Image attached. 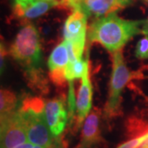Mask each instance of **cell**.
<instances>
[{"label": "cell", "mask_w": 148, "mask_h": 148, "mask_svg": "<svg viewBox=\"0 0 148 148\" xmlns=\"http://www.w3.org/2000/svg\"><path fill=\"white\" fill-rule=\"evenodd\" d=\"M21 111V110H20ZM27 125V138L32 144L45 148L53 145V134L49 128L44 114H36L31 110L21 111Z\"/></svg>", "instance_id": "5b68a950"}, {"label": "cell", "mask_w": 148, "mask_h": 148, "mask_svg": "<svg viewBox=\"0 0 148 148\" xmlns=\"http://www.w3.org/2000/svg\"><path fill=\"white\" fill-rule=\"evenodd\" d=\"M45 118L53 137L60 135L64 132L68 120L64 101L56 98L49 101L45 107Z\"/></svg>", "instance_id": "52a82bcc"}, {"label": "cell", "mask_w": 148, "mask_h": 148, "mask_svg": "<svg viewBox=\"0 0 148 148\" xmlns=\"http://www.w3.org/2000/svg\"><path fill=\"white\" fill-rule=\"evenodd\" d=\"M138 148H148V138L146 139V141L139 147Z\"/></svg>", "instance_id": "7402d4cb"}, {"label": "cell", "mask_w": 148, "mask_h": 148, "mask_svg": "<svg viewBox=\"0 0 148 148\" xmlns=\"http://www.w3.org/2000/svg\"><path fill=\"white\" fill-rule=\"evenodd\" d=\"M49 1H55V0H49Z\"/></svg>", "instance_id": "d4e9b609"}, {"label": "cell", "mask_w": 148, "mask_h": 148, "mask_svg": "<svg viewBox=\"0 0 148 148\" xmlns=\"http://www.w3.org/2000/svg\"><path fill=\"white\" fill-rule=\"evenodd\" d=\"M33 148H45V147H41V146H36V147H34Z\"/></svg>", "instance_id": "cb8c5ba5"}, {"label": "cell", "mask_w": 148, "mask_h": 148, "mask_svg": "<svg viewBox=\"0 0 148 148\" xmlns=\"http://www.w3.org/2000/svg\"><path fill=\"white\" fill-rule=\"evenodd\" d=\"M69 64V56L68 49L65 41H63L57 47L54 48L53 52L50 54L48 61V67L49 71H53L57 69H66Z\"/></svg>", "instance_id": "7c38bea8"}, {"label": "cell", "mask_w": 148, "mask_h": 148, "mask_svg": "<svg viewBox=\"0 0 148 148\" xmlns=\"http://www.w3.org/2000/svg\"><path fill=\"white\" fill-rule=\"evenodd\" d=\"M49 77L51 81L58 86H63L65 83L66 78V69H57L50 71Z\"/></svg>", "instance_id": "ac0fdd59"}, {"label": "cell", "mask_w": 148, "mask_h": 148, "mask_svg": "<svg viewBox=\"0 0 148 148\" xmlns=\"http://www.w3.org/2000/svg\"><path fill=\"white\" fill-rule=\"evenodd\" d=\"M143 34L145 36H148V18L147 20H143Z\"/></svg>", "instance_id": "ffe728a7"}, {"label": "cell", "mask_w": 148, "mask_h": 148, "mask_svg": "<svg viewBox=\"0 0 148 148\" xmlns=\"http://www.w3.org/2000/svg\"><path fill=\"white\" fill-rule=\"evenodd\" d=\"M11 55L24 67L27 74L40 72L43 54L36 27L28 24L21 28L10 49Z\"/></svg>", "instance_id": "7a4b0ae2"}, {"label": "cell", "mask_w": 148, "mask_h": 148, "mask_svg": "<svg viewBox=\"0 0 148 148\" xmlns=\"http://www.w3.org/2000/svg\"><path fill=\"white\" fill-rule=\"evenodd\" d=\"M135 56L141 59L148 58V36H145L138 42L135 50Z\"/></svg>", "instance_id": "e0dca14e"}, {"label": "cell", "mask_w": 148, "mask_h": 148, "mask_svg": "<svg viewBox=\"0 0 148 148\" xmlns=\"http://www.w3.org/2000/svg\"><path fill=\"white\" fill-rule=\"evenodd\" d=\"M100 117L101 111L97 108L94 109L86 117L82 132L81 145L82 148L90 147L101 141Z\"/></svg>", "instance_id": "8fae6325"}, {"label": "cell", "mask_w": 148, "mask_h": 148, "mask_svg": "<svg viewBox=\"0 0 148 148\" xmlns=\"http://www.w3.org/2000/svg\"><path fill=\"white\" fill-rule=\"evenodd\" d=\"M147 138L148 132H147L143 135H140L138 138H132L127 143H123L122 145L119 146L117 148H138L146 141V139Z\"/></svg>", "instance_id": "d6986e66"}, {"label": "cell", "mask_w": 148, "mask_h": 148, "mask_svg": "<svg viewBox=\"0 0 148 148\" xmlns=\"http://www.w3.org/2000/svg\"><path fill=\"white\" fill-rule=\"evenodd\" d=\"M27 125L21 111L1 115V148H14L26 143Z\"/></svg>", "instance_id": "277c9868"}, {"label": "cell", "mask_w": 148, "mask_h": 148, "mask_svg": "<svg viewBox=\"0 0 148 148\" xmlns=\"http://www.w3.org/2000/svg\"><path fill=\"white\" fill-rule=\"evenodd\" d=\"M142 21L124 20L114 13L100 17L90 24L89 40L98 42L112 53L120 50L134 36L143 34Z\"/></svg>", "instance_id": "6da1fadb"}, {"label": "cell", "mask_w": 148, "mask_h": 148, "mask_svg": "<svg viewBox=\"0 0 148 148\" xmlns=\"http://www.w3.org/2000/svg\"><path fill=\"white\" fill-rule=\"evenodd\" d=\"M89 62L88 59L81 58L79 60L69 63L66 67V78L69 82H73L74 79L82 78L85 74L89 73L88 69Z\"/></svg>", "instance_id": "4fadbf2b"}, {"label": "cell", "mask_w": 148, "mask_h": 148, "mask_svg": "<svg viewBox=\"0 0 148 148\" xmlns=\"http://www.w3.org/2000/svg\"><path fill=\"white\" fill-rule=\"evenodd\" d=\"M33 145H32V143H22V144H20V145H18V146H16V147L14 148H33Z\"/></svg>", "instance_id": "44dd1931"}, {"label": "cell", "mask_w": 148, "mask_h": 148, "mask_svg": "<svg viewBox=\"0 0 148 148\" xmlns=\"http://www.w3.org/2000/svg\"><path fill=\"white\" fill-rule=\"evenodd\" d=\"M49 148H60L59 147H58V145H56V144H54V143H53V145L50 147H49Z\"/></svg>", "instance_id": "603a6c76"}, {"label": "cell", "mask_w": 148, "mask_h": 148, "mask_svg": "<svg viewBox=\"0 0 148 148\" xmlns=\"http://www.w3.org/2000/svg\"><path fill=\"white\" fill-rule=\"evenodd\" d=\"M88 16L82 9L73 11L65 21L64 27V39L67 40H85Z\"/></svg>", "instance_id": "30bf717a"}, {"label": "cell", "mask_w": 148, "mask_h": 148, "mask_svg": "<svg viewBox=\"0 0 148 148\" xmlns=\"http://www.w3.org/2000/svg\"><path fill=\"white\" fill-rule=\"evenodd\" d=\"M68 49L69 56V63H74L82 58V53L84 50L85 40H64Z\"/></svg>", "instance_id": "9a60e30c"}, {"label": "cell", "mask_w": 148, "mask_h": 148, "mask_svg": "<svg viewBox=\"0 0 148 148\" xmlns=\"http://www.w3.org/2000/svg\"><path fill=\"white\" fill-rule=\"evenodd\" d=\"M82 79V84L76 101V113L74 117V125L76 129L80 127L82 123L87 117L91 108L92 86L89 78V73L85 74Z\"/></svg>", "instance_id": "9c48e42d"}, {"label": "cell", "mask_w": 148, "mask_h": 148, "mask_svg": "<svg viewBox=\"0 0 148 148\" xmlns=\"http://www.w3.org/2000/svg\"><path fill=\"white\" fill-rule=\"evenodd\" d=\"M0 106L1 115L14 111L16 106V97L15 94L10 90L2 89L0 96Z\"/></svg>", "instance_id": "5bb4252c"}, {"label": "cell", "mask_w": 148, "mask_h": 148, "mask_svg": "<svg viewBox=\"0 0 148 148\" xmlns=\"http://www.w3.org/2000/svg\"><path fill=\"white\" fill-rule=\"evenodd\" d=\"M55 5H58L57 1L12 0V11L17 17L33 19L45 14Z\"/></svg>", "instance_id": "8992f818"}, {"label": "cell", "mask_w": 148, "mask_h": 148, "mask_svg": "<svg viewBox=\"0 0 148 148\" xmlns=\"http://www.w3.org/2000/svg\"><path fill=\"white\" fill-rule=\"evenodd\" d=\"M131 0H82L81 9L87 16L103 17L127 7Z\"/></svg>", "instance_id": "ba28073f"}, {"label": "cell", "mask_w": 148, "mask_h": 148, "mask_svg": "<svg viewBox=\"0 0 148 148\" xmlns=\"http://www.w3.org/2000/svg\"><path fill=\"white\" fill-rule=\"evenodd\" d=\"M132 77L133 76L126 66L121 49L114 52L110 96L105 107V112L108 117H114L120 113L121 92Z\"/></svg>", "instance_id": "3957f363"}, {"label": "cell", "mask_w": 148, "mask_h": 148, "mask_svg": "<svg viewBox=\"0 0 148 148\" xmlns=\"http://www.w3.org/2000/svg\"><path fill=\"white\" fill-rule=\"evenodd\" d=\"M45 104L42 99L39 97H27L22 101L21 111L31 110L36 114H44L45 113Z\"/></svg>", "instance_id": "2e32d148"}]
</instances>
